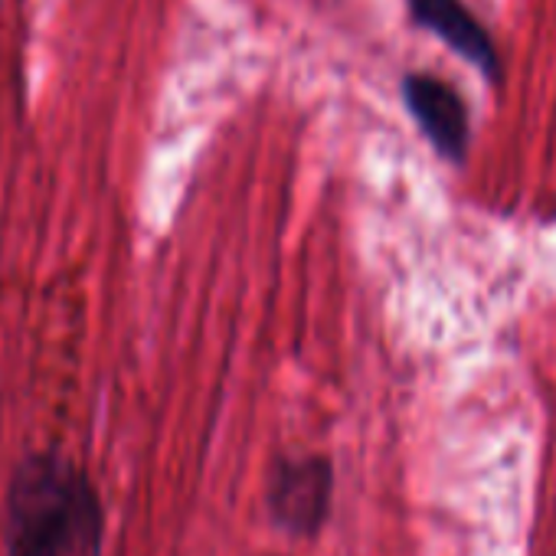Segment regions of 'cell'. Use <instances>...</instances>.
Wrapping results in <instances>:
<instances>
[{
    "instance_id": "3957f363",
    "label": "cell",
    "mask_w": 556,
    "mask_h": 556,
    "mask_svg": "<svg viewBox=\"0 0 556 556\" xmlns=\"http://www.w3.org/2000/svg\"><path fill=\"white\" fill-rule=\"evenodd\" d=\"M403 99L419 122L422 135L442 157L462 161L468 151V112L462 96L435 76H406Z\"/></svg>"
},
{
    "instance_id": "6da1fadb",
    "label": "cell",
    "mask_w": 556,
    "mask_h": 556,
    "mask_svg": "<svg viewBox=\"0 0 556 556\" xmlns=\"http://www.w3.org/2000/svg\"><path fill=\"white\" fill-rule=\"evenodd\" d=\"M105 510L92 478L66 455L34 452L11 478L4 556H102Z\"/></svg>"
},
{
    "instance_id": "277c9868",
    "label": "cell",
    "mask_w": 556,
    "mask_h": 556,
    "mask_svg": "<svg viewBox=\"0 0 556 556\" xmlns=\"http://www.w3.org/2000/svg\"><path fill=\"white\" fill-rule=\"evenodd\" d=\"M413 17L429 27L439 40H445L458 56L478 66L488 79L501 76V56L481 21L462 4V0H409Z\"/></svg>"
},
{
    "instance_id": "7a4b0ae2",
    "label": "cell",
    "mask_w": 556,
    "mask_h": 556,
    "mask_svg": "<svg viewBox=\"0 0 556 556\" xmlns=\"http://www.w3.org/2000/svg\"><path fill=\"white\" fill-rule=\"evenodd\" d=\"M331 494H334V471L325 458H289L278 462L265 504L271 520L299 536H315L331 510Z\"/></svg>"
}]
</instances>
